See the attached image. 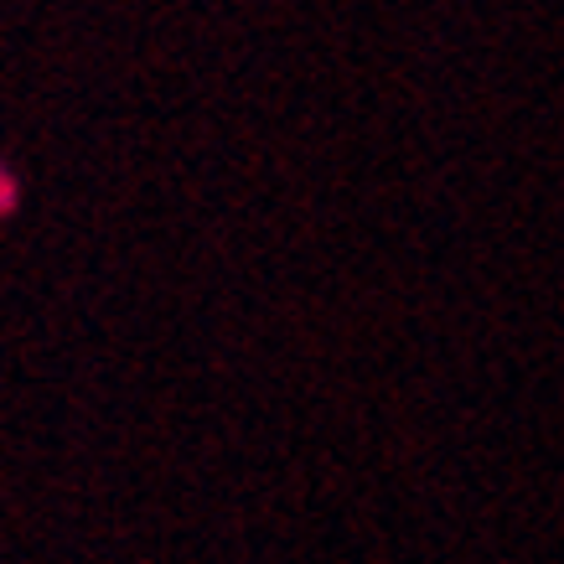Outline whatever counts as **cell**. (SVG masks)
Returning a JSON list of instances; mask_svg holds the SVG:
<instances>
[]
</instances>
